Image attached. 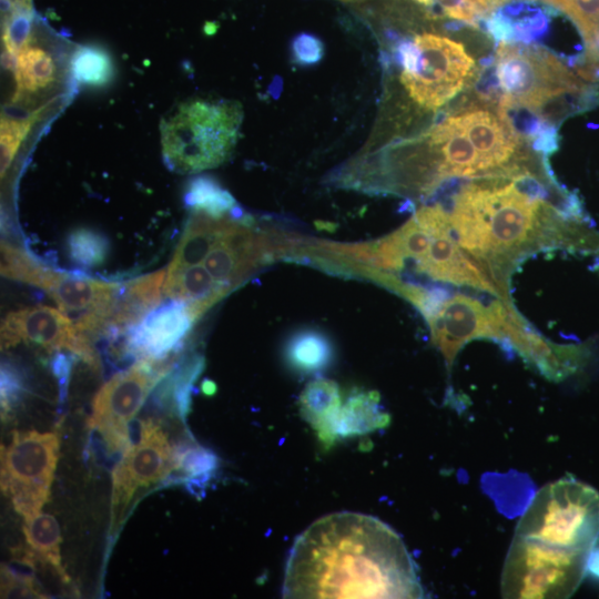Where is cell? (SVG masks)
Returning <instances> with one entry per match:
<instances>
[{"instance_id": "7402d4cb", "label": "cell", "mask_w": 599, "mask_h": 599, "mask_svg": "<svg viewBox=\"0 0 599 599\" xmlns=\"http://www.w3.org/2000/svg\"><path fill=\"white\" fill-rule=\"evenodd\" d=\"M285 356L293 368L304 373H314L331 363L333 346L322 332L315 328H303L288 338Z\"/></svg>"}, {"instance_id": "9c48e42d", "label": "cell", "mask_w": 599, "mask_h": 599, "mask_svg": "<svg viewBox=\"0 0 599 599\" xmlns=\"http://www.w3.org/2000/svg\"><path fill=\"white\" fill-rule=\"evenodd\" d=\"M1 274L44 291L63 313H78L91 326L109 332L114 302L122 284L54 271L37 263L24 251L1 244Z\"/></svg>"}, {"instance_id": "4dcf8cb0", "label": "cell", "mask_w": 599, "mask_h": 599, "mask_svg": "<svg viewBox=\"0 0 599 599\" xmlns=\"http://www.w3.org/2000/svg\"><path fill=\"white\" fill-rule=\"evenodd\" d=\"M1 598H47L34 583L31 576L20 573L2 566Z\"/></svg>"}, {"instance_id": "ba28073f", "label": "cell", "mask_w": 599, "mask_h": 599, "mask_svg": "<svg viewBox=\"0 0 599 599\" xmlns=\"http://www.w3.org/2000/svg\"><path fill=\"white\" fill-rule=\"evenodd\" d=\"M589 554L514 535L501 575L505 598H568L586 575Z\"/></svg>"}, {"instance_id": "9a60e30c", "label": "cell", "mask_w": 599, "mask_h": 599, "mask_svg": "<svg viewBox=\"0 0 599 599\" xmlns=\"http://www.w3.org/2000/svg\"><path fill=\"white\" fill-rule=\"evenodd\" d=\"M500 332L501 344L516 351L551 380H561L573 374L588 355L583 346L549 342L529 325L512 303L505 301L500 305Z\"/></svg>"}, {"instance_id": "52a82bcc", "label": "cell", "mask_w": 599, "mask_h": 599, "mask_svg": "<svg viewBox=\"0 0 599 599\" xmlns=\"http://www.w3.org/2000/svg\"><path fill=\"white\" fill-rule=\"evenodd\" d=\"M515 535L589 554L599 537V493L573 478L550 483L534 496Z\"/></svg>"}, {"instance_id": "4fadbf2b", "label": "cell", "mask_w": 599, "mask_h": 599, "mask_svg": "<svg viewBox=\"0 0 599 599\" xmlns=\"http://www.w3.org/2000/svg\"><path fill=\"white\" fill-rule=\"evenodd\" d=\"M500 301L486 306L471 296L450 294L427 321L432 341L441 352L448 369L459 351L474 339L486 338L501 344Z\"/></svg>"}, {"instance_id": "8fae6325", "label": "cell", "mask_w": 599, "mask_h": 599, "mask_svg": "<svg viewBox=\"0 0 599 599\" xmlns=\"http://www.w3.org/2000/svg\"><path fill=\"white\" fill-rule=\"evenodd\" d=\"M141 359L112 376L97 393L89 427L98 432L111 454L124 451L131 441L130 423L169 366Z\"/></svg>"}, {"instance_id": "44dd1931", "label": "cell", "mask_w": 599, "mask_h": 599, "mask_svg": "<svg viewBox=\"0 0 599 599\" xmlns=\"http://www.w3.org/2000/svg\"><path fill=\"white\" fill-rule=\"evenodd\" d=\"M300 403L302 413L317 427L321 437L332 439V423L341 404L336 383L324 378L311 382L301 394Z\"/></svg>"}, {"instance_id": "f546056e", "label": "cell", "mask_w": 599, "mask_h": 599, "mask_svg": "<svg viewBox=\"0 0 599 599\" xmlns=\"http://www.w3.org/2000/svg\"><path fill=\"white\" fill-rule=\"evenodd\" d=\"M325 54L323 41L307 32L296 34L291 42V58L298 67H313L322 61Z\"/></svg>"}, {"instance_id": "277c9868", "label": "cell", "mask_w": 599, "mask_h": 599, "mask_svg": "<svg viewBox=\"0 0 599 599\" xmlns=\"http://www.w3.org/2000/svg\"><path fill=\"white\" fill-rule=\"evenodd\" d=\"M493 64L501 92L497 104L525 109L558 128L599 104V90L538 43L498 42Z\"/></svg>"}, {"instance_id": "7c38bea8", "label": "cell", "mask_w": 599, "mask_h": 599, "mask_svg": "<svg viewBox=\"0 0 599 599\" xmlns=\"http://www.w3.org/2000/svg\"><path fill=\"white\" fill-rule=\"evenodd\" d=\"M138 436L123 451L112 471V526L121 524L125 509L139 488L164 479L175 469L173 449L161 429L151 419L140 420Z\"/></svg>"}, {"instance_id": "f1b7e54d", "label": "cell", "mask_w": 599, "mask_h": 599, "mask_svg": "<svg viewBox=\"0 0 599 599\" xmlns=\"http://www.w3.org/2000/svg\"><path fill=\"white\" fill-rule=\"evenodd\" d=\"M216 465V456L201 446L191 445L175 450V469L183 471L190 480L207 476Z\"/></svg>"}, {"instance_id": "1f68e13d", "label": "cell", "mask_w": 599, "mask_h": 599, "mask_svg": "<svg viewBox=\"0 0 599 599\" xmlns=\"http://www.w3.org/2000/svg\"><path fill=\"white\" fill-rule=\"evenodd\" d=\"M29 125L18 122H2L1 130V174L10 165Z\"/></svg>"}, {"instance_id": "8992f818", "label": "cell", "mask_w": 599, "mask_h": 599, "mask_svg": "<svg viewBox=\"0 0 599 599\" xmlns=\"http://www.w3.org/2000/svg\"><path fill=\"white\" fill-rule=\"evenodd\" d=\"M242 110L237 103H184L162 125L163 156L176 172L196 173L222 164L233 151Z\"/></svg>"}, {"instance_id": "5b68a950", "label": "cell", "mask_w": 599, "mask_h": 599, "mask_svg": "<svg viewBox=\"0 0 599 599\" xmlns=\"http://www.w3.org/2000/svg\"><path fill=\"white\" fill-rule=\"evenodd\" d=\"M392 41L389 63L400 69L399 81L412 101L423 110L440 111L476 81L480 68L465 44L447 35L423 32Z\"/></svg>"}, {"instance_id": "e0dca14e", "label": "cell", "mask_w": 599, "mask_h": 599, "mask_svg": "<svg viewBox=\"0 0 599 599\" xmlns=\"http://www.w3.org/2000/svg\"><path fill=\"white\" fill-rule=\"evenodd\" d=\"M540 0H514L490 12L483 24L497 42L535 43L544 38L557 10Z\"/></svg>"}, {"instance_id": "83f0119b", "label": "cell", "mask_w": 599, "mask_h": 599, "mask_svg": "<svg viewBox=\"0 0 599 599\" xmlns=\"http://www.w3.org/2000/svg\"><path fill=\"white\" fill-rule=\"evenodd\" d=\"M68 251L75 264L93 267L104 261L109 251V241L93 230L78 229L68 237Z\"/></svg>"}, {"instance_id": "d590c367", "label": "cell", "mask_w": 599, "mask_h": 599, "mask_svg": "<svg viewBox=\"0 0 599 599\" xmlns=\"http://www.w3.org/2000/svg\"><path fill=\"white\" fill-rule=\"evenodd\" d=\"M474 1L477 2L489 14L496 9L514 0H474Z\"/></svg>"}, {"instance_id": "ac0fdd59", "label": "cell", "mask_w": 599, "mask_h": 599, "mask_svg": "<svg viewBox=\"0 0 599 599\" xmlns=\"http://www.w3.org/2000/svg\"><path fill=\"white\" fill-rule=\"evenodd\" d=\"M166 270L141 276L122 284L114 302L109 334L120 335L140 323L161 303Z\"/></svg>"}, {"instance_id": "2e32d148", "label": "cell", "mask_w": 599, "mask_h": 599, "mask_svg": "<svg viewBox=\"0 0 599 599\" xmlns=\"http://www.w3.org/2000/svg\"><path fill=\"white\" fill-rule=\"evenodd\" d=\"M193 323L186 303L170 298L125 332L126 346L142 359H163L182 344Z\"/></svg>"}, {"instance_id": "e575fe53", "label": "cell", "mask_w": 599, "mask_h": 599, "mask_svg": "<svg viewBox=\"0 0 599 599\" xmlns=\"http://www.w3.org/2000/svg\"><path fill=\"white\" fill-rule=\"evenodd\" d=\"M586 572H588L592 578L599 580V545L597 544L588 555Z\"/></svg>"}, {"instance_id": "30bf717a", "label": "cell", "mask_w": 599, "mask_h": 599, "mask_svg": "<svg viewBox=\"0 0 599 599\" xmlns=\"http://www.w3.org/2000/svg\"><path fill=\"white\" fill-rule=\"evenodd\" d=\"M58 451L57 434L37 430H14L11 444L2 447L1 488L23 518L39 514L48 500Z\"/></svg>"}, {"instance_id": "d4e9b609", "label": "cell", "mask_w": 599, "mask_h": 599, "mask_svg": "<svg viewBox=\"0 0 599 599\" xmlns=\"http://www.w3.org/2000/svg\"><path fill=\"white\" fill-rule=\"evenodd\" d=\"M184 201L193 211H201L213 217L224 216L235 206L234 197L207 175L191 180Z\"/></svg>"}, {"instance_id": "6da1fadb", "label": "cell", "mask_w": 599, "mask_h": 599, "mask_svg": "<svg viewBox=\"0 0 599 599\" xmlns=\"http://www.w3.org/2000/svg\"><path fill=\"white\" fill-rule=\"evenodd\" d=\"M446 209V207H445ZM459 245L510 302L511 276L531 255L552 250L599 253V233L582 202L552 172L463 183L446 209Z\"/></svg>"}, {"instance_id": "7a4b0ae2", "label": "cell", "mask_w": 599, "mask_h": 599, "mask_svg": "<svg viewBox=\"0 0 599 599\" xmlns=\"http://www.w3.org/2000/svg\"><path fill=\"white\" fill-rule=\"evenodd\" d=\"M549 170L548 158L520 140L496 105L478 100L439 112L425 132L389 144L365 175L373 192L429 199L451 181Z\"/></svg>"}, {"instance_id": "4316f807", "label": "cell", "mask_w": 599, "mask_h": 599, "mask_svg": "<svg viewBox=\"0 0 599 599\" xmlns=\"http://www.w3.org/2000/svg\"><path fill=\"white\" fill-rule=\"evenodd\" d=\"M71 71L77 81L89 85H102L112 75V62L108 53L95 47L78 49L71 59Z\"/></svg>"}, {"instance_id": "484cf974", "label": "cell", "mask_w": 599, "mask_h": 599, "mask_svg": "<svg viewBox=\"0 0 599 599\" xmlns=\"http://www.w3.org/2000/svg\"><path fill=\"white\" fill-rule=\"evenodd\" d=\"M567 16L577 27L583 47L599 43V0H541Z\"/></svg>"}, {"instance_id": "ffe728a7", "label": "cell", "mask_w": 599, "mask_h": 599, "mask_svg": "<svg viewBox=\"0 0 599 599\" xmlns=\"http://www.w3.org/2000/svg\"><path fill=\"white\" fill-rule=\"evenodd\" d=\"M376 392H363L349 397L343 409L334 416L332 428L335 434H354L374 430L388 422V415L382 413Z\"/></svg>"}, {"instance_id": "d6986e66", "label": "cell", "mask_w": 599, "mask_h": 599, "mask_svg": "<svg viewBox=\"0 0 599 599\" xmlns=\"http://www.w3.org/2000/svg\"><path fill=\"white\" fill-rule=\"evenodd\" d=\"M223 217H213L204 212L194 211L166 272L201 264L217 237Z\"/></svg>"}, {"instance_id": "603a6c76", "label": "cell", "mask_w": 599, "mask_h": 599, "mask_svg": "<svg viewBox=\"0 0 599 599\" xmlns=\"http://www.w3.org/2000/svg\"><path fill=\"white\" fill-rule=\"evenodd\" d=\"M22 529L35 559L50 565L65 580L60 557L61 534L54 517L41 512L26 517Z\"/></svg>"}, {"instance_id": "8d00e7d4", "label": "cell", "mask_w": 599, "mask_h": 599, "mask_svg": "<svg viewBox=\"0 0 599 599\" xmlns=\"http://www.w3.org/2000/svg\"><path fill=\"white\" fill-rule=\"evenodd\" d=\"M341 1H344V2H355V1H361V0H341Z\"/></svg>"}, {"instance_id": "cb8c5ba5", "label": "cell", "mask_w": 599, "mask_h": 599, "mask_svg": "<svg viewBox=\"0 0 599 599\" xmlns=\"http://www.w3.org/2000/svg\"><path fill=\"white\" fill-rule=\"evenodd\" d=\"M16 80L23 92H38L55 79V64L44 49L24 45L16 58Z\"/></svg>"}, {"instance_id": "836d02e7", "label": "cell", "mask_w": 599, "mask_h": 599, "mask_svg": "<svg viewBox=\"0 0 599 599\" xmlns=\"http://www.w3.org/2000/svg\"><path fill=\"white\" fill-rule=\"evenodd\" d=\"M71 369V359L69 356L59 353L52 361V370L59 379L60 400H64L68 389V379Z\"/></svg>"}, {"instance_id": "3957f363", "label": "cell", "mask_w": 599, "mask_h": 599, "mask_svg": "<svg viewBox=\"0 0 599 599\" xmlns=\"http://www.w3.org/2000/svg\"><path fill=\"white\" fill-rule=\"evenodd\" d=\"M284 598H423L416 564L379 519L342 511L304 530L287 558Z\"/></svg>"}, {"instance_id": "d6a6232c", "label": "cell", "mask_w": 599, "mask_h": 599, "mask_svg": "<svg viewBox=\"0 0 599 599\" xmlns=\"http://www.w3.org/2000/svg\"><path fill=\"white\" fill-rule=\"evenodd\" d=\"M23 389L22 376L13 365L8 362L1 365V405L8 410L16 403Z\"/></svg>"}, {"instance_id": "5bb4252c", "label": "cell", "mask_w": 599, "mask_h": 599, "mask_svg": "<svg viewBox=\"0 0 599 599\" xmlns=\"http://www.w3.org/2000/svg\"><path fill=\"white\" fill-rule=\"evenodd\" d=\"M21 342L34 343L48 351L67 349L88 364H97L89 338L81 335L74 322L60 309L35 306L13 311L1 323V348Z\"/></svg>"}]
</instances>
